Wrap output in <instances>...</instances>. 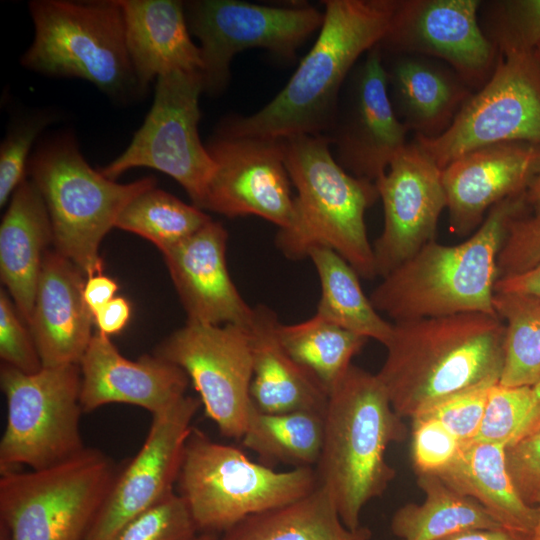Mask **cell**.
I'll return each instance as SVG.
<instances>
[{"mask_svg":"<svg viewBox=\"0 0 540 540\" xmlns=\"http://www.w3.org/2000/svg\"><path fill=\"white\" fill-rule=\"evenodd\" d=\"M505 333L502 319L485 313L394 322L376 373L394 411L412 419L455 394L498 383Z\"/></svg>","mask_w":540,"mask_h":540,"instance_id":"6da1fadb","label":"cell"},{"mask_svg":"<svg viewBox=\"0 0 540 540\" xmlns=\"http://www.w3.org/2000/svg\"><path fill=\"white\" fill-rule=\"evenodd\" d=\"M312 48L284 88L263 108L235 116L220 130L242 136L323 135L357 61L385 36L398 0H326Z\"/></svg>","mask_w":540,"mask_h":540,"instance_id":"7a4b0ae2","label":"cell"},{"mask_svg":"<svg viewBox=\"0 0 540 540\" xmlns=\"http://www.w3.org/2000/svg\"><path fill=\"white\" fill-rule=\"evenodd\" d=\"M406 427L377 374L351 365L328 393L318 486L333 499L342 522L356 530L363 508L383 495L395 477L388 446L402 441Z\"/></svg>","mask_w":540,"mask_h":540,"instance_id":"3957f363","label":"cell"},{"mask_svg":"<svg viewBox=\"0 0 540 540\" xmlns=\"http://www.w3.org/2000/svg\"><path fill=\"white\" fill-rule=\"evenodd\" d=\"M520 201L516 196L494 205L465 241L424 245L372 291L375 309L394 322L460 313L497 315L494 287L497 258Z\"/></svg>","mask_w":540,"mask_h":540,"instance_id":"277c9868","label":"cell"},{"mask_svg":"<svg viewBox=\"0 0 540 540\" xmlns=\"http://www.w3.org/2000/svg\"><path fill=\"white\" fill-rule=\"evenodd\" d=\"M282 140L296 196L291 222L276 236L279 250L291 260H300L313 248H328L346 260L360 278L376 277L365 225L366 210L379 198L375 183L343 169L321 134Z\"/></svg>","mask_w":540,"mask_h":540,"instance_id":"5b68a950","label":"cell"},{"mask_svg":"<svg viewBox=\"0 0 540 540\" xmlns=\"http://www.w3.org/2000/svg\"><path fill=\"white\" fill-rule=\"evenodd\" d=\"M46 203L54 249L87 277L102 273L99 247L126 205L155 187L154 177L117 183L86 162L73 136L45 142L28 164Z\"/></svg>","mask_w":540,"mask_h":540,"instance_id":"8992f818","label":"cell"},{"mask_svg":"<svg viewBox=\"0 0 540 540\" xmlns=\"http://www.w3.org/2000/svg\"><path fill=\"white\" fill-rule=\"evenodd\" d=\"M27 69L87 80L114 99L140 92L126 44L120 0H34Z\"/></svg>","mask_w":540,"mask_h":540,"instance_id":"52a82bcc","label":"cell"},{"mask_svg":"<svg viewBox=\"0 0 540 540\" xmlns=\"http://www.w3.org/2000/svg\"><path fill=\"white\" fill-rule=\"evenodd\" d=\"M176 485L198 531L218 534L248 516L305 496L318 483L313 467L276 471L193 427Z\"/></svg>","mask_w":540,"mask_h":540,"instance_id":"ba28073f","label":"cell"},{"mask_svg":"<svg viewBox=\"0 0 540 540\" xmlns=\"http://www.w3.org/2000/svg\"><path fill=\"white\" fill-rule=\"evenodd\" d=\"M119 467L102 451L0 477V540H87Z\"/></svg>","mask_w":540,"mask_h":540,"instance_id":"9c48e42d","label":"cell"},{"mask_svg":"<svg viewBox=\"0 0 540 540\" xmlns=\"http://www.w3.org/2000/svg\"><path fill=\"white\" fill-rule=\"evenodd\" d=\"M0 386L7 402L0 441V474L47 469L86 449L81 432L79 364L43 367L32 374L1 364Z\"/></svg>","mask_w":540,"mask_h":540,"instance_id":"30bf717a","label":"cell"},{"mask_svg":"<svg viewBox=\"0 0 540 540\" xmlns=\"http://www.w3.org/2000/svg\"><path fill=\"white\" fill-rule=\"evenodd\" d=\"M506 142L540 146V62L534 52L500 54L490 78L444 133L415 136L440 169L472 150Z\"/></svg>","mask_w":540,"mask_h":540,"instance_id":"8fae6325","label":"cell"},{"mask_svg":"<svg viewBox=\"0 0 540 540\" xmlns=\"http://www.w3.org/2000/svg\"><path fill=\"white\" fill-rule=\"evenodd\" d=\"M201 72H172L157 78L154 101L142 126L117 158L101 168L111 180L148 167L176 180L202 209L214 163L199 136Z\"/></svg>","mask_w":540,"mask_h":540,"instance_id":"7c38bea8","label":"cell"},{"mask_svg":"<svg viewBox=\"0 0 540 540\" xmlns=\"http://www.w3.org/2000/svg\"><path fill=\"white\" fill-rule=\"evenodd\" d=\"M184 5L189 31L200 43L203 93L210 96L228 86L236 54L260 48L292 60L324 18L309 5L276 7L239 0H193Z\"/></svg>","mask_w":540,"mask_h":540,"instance_id":"4fadbf2b","label":"cell"},{"mask_svg":"<svg viewBox=\"0 0 540 540\" xmlns=\"http://www.w3.org/2000/svg\"><path fill=\"white\" fill-rule=\"evenodd\" d=\"M154 354L181 367L205 414L229 438L241 439L252 405V355L248 327L186 322Z\"/></svg>","mask_w":540,"mask_h":540,"instance_id":"5bb4252c","label":"cell"},{"mask_svg":"<svg viewBox=\"0 0 540 540\" xmlns=\"http://www.w3.org/2000/svg\"><path fill=\"white\" fill-rule=\"evenodd\" d=\"M408 131L393 108L383 54L375 46L348 76L323 136L343 169L375 183L407 146Z\"/></svg>","mask_w":540,"mask_h":540,"instance_id":"9a60e30c","label":"cell"},{"mask_svg":"<svg viewBox=\"0 0 540 540\" xmlns=\"http://www.w3.org/2000/svg\"><path fill=\"white\" fill-rule=\"evenodd\" d=\"M206 148L214 169L202 209L226 217L257 216L279 229L290 224L294 197L282 138L217 129Z\"/></svg>","mask_w":540,"mask_h":540,"instance_id":"2e32d148","label":"cell"},{"mask_svg":"<svg viewBox=\"0 0 540 540\" xmlns=\"http://www.w3.org/2000/svg\"><path fill=\"white\" fill-rule=\"evenodd\" d=\"M481 4L478 0H398L377 46L382 53L441 59L467 86L481 88L497 63V50L479 25Z\"/></svg>","mask_w":540,"mask_h":540,"instance_id":"e0dca14e","label":"cell"},{"mask_svg":"<svg viewBox=\"0 0 540 540\" xmlns=\"http://www.w3.org/2000/svg\"><path fill=\"white\" fill-rule=\"evenodd\" d=\"M200 406L199 398L185 395L152 415L143 445L119 469L87 540H110L125 524L174 492L191 423Z\"/></svg>","mask_w":540,"mask_h":540,"instance_id":"ac0fdd59","label":"cell"},{"mask_svg":"<svg viewBox=\"0 0 540 540\" xmlns=\"http://www.w3.org/2000/svg\"><path fill=\"white\" fill-rule=\"evenodd\" d=\"M375 185L384 226L372 247L377 274L384 277L435 240L447 200L442 169L415 142L407 144Z\"/></svg>","mask_w":540,"mask_h":540,"instance_id":"d6986e66","label":"cell"},{"mask_svg":"<svg viewBox=\"0 0 540 540\" xmlns=\"http://www.w3.org/2000/svg\"><path fill=\"white\" fill-rule=\"evenodd\" d=\"M228 233L212 219L162 252L187 322L248 327L254 308L243 299L226 263Z\"/></svg>","mask_w":540,"mask_h":540,"instance_id":"ffe728a7","label":"cell"},{"mask_svg":"<svg viewBox=\"0 0 540 540\" xmlns=\"http://www.w3.org/2000/svg\"><path fill=\"white\" fill-rule=\"evenodd\" d=\"M540 168V146L498 143L472 150L442 169L450 229L468 235L497 203L518 193Z\"/></svg>","mask_w":540,"mask_h":540,"instance_id":"44dd1931","label":"cell"},{"mask_svg":"<svg viewBox=\"0 0 540 540\" xmlns=\"http://www.w3.org/2000/svg\"><path fill=\"white\" fill-rule=\"evenodd\" d=\"M79 365L80 403L85 413L124 403L153 415L184 397L190 382L181 367L156 354L127 359L99 331L93 334Z\"/></svg>","mask_w":540,"mask_h":540,"instance_id":"7402d4cb","label":"cell"},{"mask_svg":"<svg viewBox=\"0 0 540 540\" xmlns=\"http://www.w3.org/2000/svg\"><path fill=\"white\" fill-rule=\"evenodd\" d=\"M85 275L55 249L43 258L28 324L43 367L79 364L94 316L84 300Z\"/></svg>","mask_w":540,"mask_h":540,"instance_id":"603a6c76","label":"cell"},{"mask_svg":"<svg viewBox=\"0 0 540 540\" xmlns=\"http://www.w3.org/2000/svg\"><path fill=\"white\" fill-rule=\"evenodd\" d=\"M128 53L141 92L159 76L201 72L199 46L190 36L185 5L177 0H120Z\"/></svg>","mask_w":540,"mask_h":540,"instance_id":"cb8c5ba5","label":"cell"},{"mask_svg":"<svg viewBox=\"0 0 540 540\" xmlns=\"http://www.w3.org/2000/svg\"><path fill=\"white\" fill-rule=\"evenodd\" d=\"M49 244H53V234L46 203L33 181L25 178L1 221L0 277L27 325Z\"/></svg>","mask_w":540,"mask_h":540,"instance_id":"d4e9b609","label":"cell"},{"mask_svg":"<svg viewBox=\"0 0 540 540\" xmlns=\"http://www.w3.org/2000/svg\"><path fill=\"white\" fill-rule=\"evenodd\" d=\"M275 312L254 307L248 326L252 355L250 396L265 413L316 411L324 413L328 393L320 382L283 347Z\"/></svg>","mask_w":540,"mask_h":540,"instance_id":"484cf974","label":"cell"},{"mask_svg":"<svg viewBox=\"0 0 540 540\" xmlns=\"http://www.w3.org/2000/svg\"><path fill=\"white\" fill-rule=\"evenodd\" d=\"M385 68L396 115L415 135L444 133L472 94L454 71L421 56L399 55Z\"/></svg>","mask_w":540,"mask_h":540,"instance_id":"4316f807","label":"cell"},{"mask_svg":"<svg viewBox=\"0 0 540 540\" xmlns=\"http://www.w3.org/2000/svg\"><path fill=\"white\" fill-rule=\"evenodd\" d=\"M504 446L480 441L461 445L438 475L459 493L482 505L504 527L533 534L538 507L518 495L506 467Z\"/></svg>","mask_w":540,"mask_h":540,"instance_id":"83f0119b","label":"cell"},{"mask_svg":"<svg viewBox=\"0 0 540 540\" xmlns=\"http://www.w3.org/2000/svg\"><path fill=\"white\" fill-rule=\"evenodd\" d=\"M367 527L345 526L330 495L320 486L289 503L243 519L218 540H370Z\"/></svg>","mask_w":540,"mask_h":540,"instance_id":"f1b7e54d","label":"cell"},{"mask_svg":"<svg viewBox=\"0 0 540 540\" xmlns=\"http://www.w3.org/2000/svg\"><path fill=\"white\" fill-rule=\"evenodd\" d=\"M417 484L424 501L401 506L391 519V531L401 540H442L464 531L504 527L477 501L436 474H417Z\"/></svg>","mask_w":540,"mask_h":540,"instance_id":"f546056e","label":"cell"},{"mask_svg":"<svg viewBox=\"0 0 540 540\" xmlns=\"http://www.w3.org/2000/svg\"><path fill=\"white\" fill-rule=\"evenodd\" d=\"M308 258L316 269L321 286L316 314L385 346L391 338L393 323L385 320L366 297L354 268L328 248H313Z\"/></svg>","mask_w":540,"mask_h":540,"instance_id":"4dcf8cb0","label":"cell"},{"mask_svg":"<svg viewBox=\"0 0 540 540\" xmlns=\"http://www.w3.org/2000/svg\"><path fill=\"white\" fill-rule=\"evenodd\" d=\"M323 433L324 413H265L252 402L241 440L243 446L256 453L267 466L277 463L293 468H314L320 456Z\"/></svg>","mask_w":540,"mask_h":540,"instance_id":"1f68e13d","label":"cell"},{"mask_svg":"<svg viewBox=\"0 0 540 540\" xmlns=\"http://www.w3.org/2000/svg\"><path fill=\"white\" fill-rule=\"evenodd\" d=\"M277 333L286 351L325 388L327 393L352 365L369 340L315 314L294 324L279 322Z\"/></svg>","mask_w":540,"mask_h":540,"instance_id":"d6a6232c","label":"cell"},{"mask_svg":"<svg viewBox=\"0 0 540 540\" xmlns=\"http://www.w3.org/2000/svg\"><path fill=\"white\" fill-rule=\"evenodd\" d=\"M210 220L197 206L153 187L126 205L115 227L145 238L164 252L190 237Z\"/></svg>","mask_w":540,"mask_h":540,"instance_id":"836d02e7","label":"cell"},{"mask_svg":"<svg viewBox=\"0 0 540 540\" xmlns=\"http://www.w3.org/2000/svg\"><path fill=\"white\" fill-rule=\"evenodd\" d=\"M493 306L506 328L499 383L540 384V301L527 295L495 292Z\"/></svg>","mask_w":540,"mask_h":540,"instance_id":"e575fe53","label":"cell"},{"mask_svg":"<svg viewBox=\"0 0 540 540\" xmlns=\"http://www.w3.org/2000/svg\"><path fill=\"white\" fill-rule=\"evenodd\" d=\"M540 407V384H494L488 393L484 417L474 441L507 446L522 436Z\"/></svg>","mask_w":540,"mask_h":540,"instance_id":"d590c367","label":"cell"},{"mask_svg":"<svg viewBox=\"0 0 540 540\" xmlns=\"http://www.w3.org/2000/svg\"><path fill=\"white\" fill-rule=\"evenodd\" d=\"M486 37L501 55L534 52L540 45V0L487 2Z\"/></svg>","mask_w":540,"mask_h":540,"instance_id":"8d00e7d4","label":"cell"},{"mask_svg":"<svg viewBox=\"0 0 540 540\" xmlns=\"http://www.w3.org/2000/svg\"><path fill=\"white\" fill-rule=\"evenodd\" d=\"M198 532L187 505L174 491L125 524L110 540H195Z\"/></svg>","mask_w":540,"mask_h":540,"instance_id":"74e56055","label":"cell"},{"mask_svg":"<svg viewBox=\"0 0 540 540\" xmlns=\"http://www.w3.org/2000/svg\"><path fill=\"white\" fill-rule=\"evenodd\" d=\"M52 121L42 113L26 117L7 133L0 146V206L6 205L17 187L25 179L28 156L41 131Z\"/></svg>","mask_w":540,"mask_h":540,"instance_id":"f35d334b","label":"cell"},{"mask_svg":"<svg viewBox=\"0 0 540 540\" xmlns=\"http://www.w3.org/2000/svg\"><path fill=\"white\" fill-rule=\"evenodd\" d=\"M411 420V458L416 474L439 473L456 457L461 443L433 417L419 415Z\"/></svg>","mask_w":540,"mask_h":540,"instance_id":"ab89813d","label":"cell"},{"mask_svg":"<svg viewBox=\"0 0 540 540\" xmlns=\"http://www.w3.org/2000/svg\"><path fill=\"white\" fill-rule=\"evenodd\" d=\"M0 358L2 363L28 374L43 368L29 326L3 289L0 291Z\"/></svg>","mask_w":540,"mask_h":540,"instance_id":"60d3db41","label":"cell"},{"mask_svg":"<svg viewBox=\"0 0 540 540\" xmlns=\"http://www.w3.org/2000/svg\"><path fill=\"white\" fill-rule=\"evenodd\" d=\"M493 385H482L455 394L420 415L430 416L441 422L461 445L470 443L478 434L488 393Z\"/></svg>","mask_w":540,"mask_h":540,"instance_id":"b9f144b4","label":"cell"},{"mask_svg":"<svg viewBox=\"0 0 540 540\" xmlns=\"http://www.w3.org/2000/svg\"><path fill=\"white\" fill-rule=\"evenodd\" d=\"M506 467L520 498L540 506V427L505 446Z\"/></svg>","mask_w":540,"mask_h":540,"instance_id":"7bdbcfd3","label":"cell"},{"mask_svg":"<svg viewBox=\"0 0 540 540\" xmlns=\"http://www.w3.org/2000/svg\"><path fill=\"white\" fill-rule=\"evenodd\" d=\"M540 263V216L514 217L497 258L499 278L527 271Z\"/></svg>","mask_w":540,"mask_h":540,"instance_id":"ee69618b","label":"cell"},{"mask_svg":"<svg viewBox=\"0 0 540 540\" xmlns=\"http://www.w3.org/2000/svg\"><path fill=\"white\" fill-rule=\"evenodd\" d=\"M131 317V305L121 296L114 297L94 314L98 331L106 336L120 333Z\"/></svg>","mask_w":540,"mask_h":540,"instance_id":"f6af8a7d","label":"cell"},{"mask_svg":"<svg viewBox=\"0 0 540 540\" xmlns=\"http://www.w3.org/2000/svg\"><path fill=\"white\" fill-rule=\"evenodd\" d=\"M494 291L527 295L540 301V263L527 271L498 278Z\"/></svg>","mask_w":540,"mask_h":540,"instance_id":"bcb514c9","label":"cell"},{"mask_svg":"<svg viewBox=\"0 0 540 540\" xmlns=\"http://www.w3.org/2000/svg\"><path fill=\"white\" fill-rule=\"evenodd\" d=\"M117 290V282L102 273L86 278L83 295L86 305L93 316L101 307L115 297Z\"/></svg>","mask_w":540,"mask_h":540,"instance_id":"7dc6e473","label":"cell"},{"mask_svg":"<svg viewBox=\"0 0 540 540\" xmlns=\"http://www.w3.org/2000/svg\"><path fill=\"white\" fill-rule=\"evenodd\" d=\"M532 535L506 527L460 532L442 540H531Z\"/></svg>","mask_w":540,"mask_h":540,"instance_id":"c3c4849f","label":"cell"},{"mask_svg":"<svg viewBox=\"0 0 540 540\" xmlns=\"http://www.w3.org/2000/svg\"><path fill=\"white\" fill-rule=\"evenodd\" d=\"M527 197L535 210V216H540V168L530 184Z\"/></svg>","mask_w":540,"mask_h":540,"instance_id":"681fc988","label":"cell"},{"mask_svg":"<svg viewBox=\"0 0 540 540\" xmlns=\"http://www.w3.org/2000/svg\"><path fill=\"white\" fill-rule=\"evenodd\" d=\"M539 427H540V407L537 410V412H536L533 420L531 421L529 427L527 428L526 432H528L530 430H533V429H536V428H539Z\"/></svg>","mask_w":540,"mask_h":540,"instance_id":"f907efd6","label":"cell"},{"mask_svg":"<svg viewBox=\"0 0 540 540\" xmlns=\"http://www.w3.org/2000/svg\"><path fill=\"white\" fill-rule=\"evenodd\" d=\"M539 515L538 520L535 526V529L533 531L531 540H540V506L538 507Z\"/></svg>","mask_w":540,"mask_h":540,"instance_id":"816d5d0a","label":"cell"},{"mask_svg":"<svg viewBox=\"0 0 540 540\" xmlns=\"http://www.w3.org/2000/svg\"><path fill=\"white\" fill-rule=\"evenodd\" d=\"M218 534L215 533H201L195 540H218Z\"/></svg>","mask_w":540,"mask_h":540,"instance_id":"f5cc1de1","label":"cell"},{"mask_svg":"<svg viewBox=\"0 0 540 540\" xmlns=\"http://www.w3.org/2000/svg\"><path fill=\"white\" fill-rule=\"evenodd\" d=\"M534 54L540 62V45L535 49Z\"/></svg>","mask_w":540,"mask_h":540,"instance_id":"db71d44e","label":"cell"}]
</instances>
